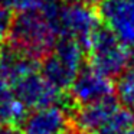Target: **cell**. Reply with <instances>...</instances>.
<instances>
[{
    "label": "cell",
    "instance_id": "1",
    "mask_svg": "<svg viewBox=\"0 0 134 134\" xmlns=\"http://www.w3.org/2000/svg\"><path fill=\"white\" fill-rule=\"evenodd\" d=\"M61 7L59 0H52L38 9L18 12L12 16L6 43L38 62L46 58L61 36L58 26Z\"/></svg>",
    "mask_w": 134,
    "mask_h": 134
},
{
    "label": "cell",
    "instance_id": "2",
    "mask_svg": "<svg viewBox=\"0 0 134 134\" xmlns=\"http://www.w3.org/2000/svg\"><path fill=\"white\" fill-rule=\"evenodd\" d=\"M84 46L69 38H61L52 52L41 61V74L59 92L69 90L82 69Z\"/></svg>",
    "mask_w": 134,
    "mask_h": 134
},
{
    "label": "cell",
    "instance_id": "3",
    "mask_svg": "<svg viewBox=\"0 0 134 134\" xmlns=\"http://www.w3.org/2000/svg\"><path fill=\"white\" fill-rule=\"evenodd\" d=\"M90 66L107 78H118L130 62V49L108 29H99L88 43Z\"/></svg>",
    "mask_w": 134,
    "mask_h": 134
},
{
    "label": "cell",
    "instance_id": "4",
    "mask_svg": "<svg viewBox=\"0 0 134 134\" xmlns=\"http://www.w3.org/2000/svg\"><path fill=\"white\" fill-rule=\"evenodd\" d=\"M99 15L91 6L79 3L62 4L58 16V26L62 38H69L88 46L92 36L99 30Z\"/></svg>",
    "mask_w": 134,
    "mask_h": 134
},
{
    "label": "cell",
    "instance_id": "5",
    "mask_svg": "<svg viewBox=\"0 0 134 134\" xmlns=\"http://www.w3.org/2000/svg\"><path fill=\"white\" fill-rule=\"evenodd\" d=\"M71 104H53L26 113L20 122L23 134H62L71 128Z\"/></svg>",
    "mask_w": 134,
    "mask_h": 134
},
{
    "label": "cell",
    "instance_id": "6",
    "mask_svg": "<svg viewBox=\"0 0 134 134\" xmlns=\"http://www.w3.org/2000/svg\"><path fill=\"white\" fill-rule=\"evenodd\" d=\"M121 104L114 97L81 105L72 113V128L79 134H99L107 128Z\"/></svg>",
    "mask_w": 134,
    "mask_h": 134
},
{
    "label": "cell",
    "instance_id": "7",
    "mask_svg": "<svg viewBox=\"0 0 134 134\" xmlns=\"http://www.w3.org/2000/svg\"><path fill=\"white\" fill-rule=\"evenodd\" d=\"M12 90L18 99L26 107V110H36L59 104V101L64 99L61 92L53 85H51L39 71L29 74L15 82L12 85Z\"/></svg>",
    "mask_w": 134,
    "mask_h": 134
},
{
    "label": "cell",
    "instance_id": "8",
    "mask_svg": "<svg viewBox=\"0 0 134 134\" xmlns=\"http://www.w3.org/2000/svg\"><path fill=\"white\" fill-rule=\"evenodd\" d=\"M98 15L122 43L134 45V0H102Z\"/></svg>",
    "mask_w": 134,
    "mask_h": 134
},
{
    "label": "cell",
    "instance_id": "9",
    "mask_svg": "<svg viewBox=\"0 0 134 134\" xmlns=\"http://www.w3.org/2000/svg\"><path fill=\"white\" fill-rule=\"evenodd\" d=\"M114 85L110 78L97 72L91 66L82 68L69 88L71 102L74 105H87L113 97Z\"/></svg>",
    "mask_w": 134,
    "mask_h": 134
},
{
    "label": "cell",
    "instance_id": "10",
    "mask_svg": "<svg viewBox=\"0 0 134 134\" xmlns=\"http://www.w3.org/2000/svg\"><path fill=\"white\" fill-rule=\"evenodd\" d=\"M39 69V62L4 43L0 48V72L12 87L19 79Z\"/></svg>",
    "mask_w": 134,
    "mask_h": 134
},
{
    "label": "cell",
    "instance_id": "11",
    "mask_svg": "<svg viewBox=\"0 0 134 134\" xmlns=\"http://www.w3.org/2000/svg\"><path fill=\"white\" fill-rule=\"evenodd\" d=\"M114 90L120 104L128 110H134V68L125 69L117 78Z\"/></svg>",
    "mask_w": 134,
    "mask_h": 134
},
{
    "label": "cell",
    "instance_id": "12",
    "mask_svg": "<svg viewBox=\"0 0 134 134\" xmlns=\"http://www.w3.org/2000/svg\"><path fill=\"white\" fill-rule=\"evenodd\" d=\"M10 22H12L10 12L0 4V41L6 38L7 30H9V26H10Z\"/></svg>",
    "mask_w": 134,
    "mask_h": 134
},
{
    "label": "cell",
    "instance_id": "13",
    "mask_svg": "<svg viewBox=\"0 0 134 134\" xmlns=\"http://www.w3.org/2000/svg\"><path fill=\"white\" fill-rule=\"evenodd\" d=\"M0 134H23L20 127L15 124H2L0 125Z\"/></svg>",
    "mask_w": 134,
    "mask_h": 134
},
{
    "label": "cell",
    "instance_id": "14",
    "mask_svg": "<svg viewBox=\"0 0 134 134\" xmlns=\"http://www.w3.org/2000/svg\"><path fill=\"white\" fill-rule=\"evenodd\" d=\"M72 3H79V4H85V6H91L92 7L94 4H99L102 0H71Z\"/></svg>",
    "mask_w": 134,
    "mask_h": 134
},
{
    "label": "cell",
    "instance_id": "15",
    "mask_svg": "<svg viewBox=\"0 0 134 134\" xmlns=\"http://www.w3.org/2000/svg\"><path fill=\"white\" fill-rule=\"evenodd\" d=\"M130 62H133L134 65V45H131V49H130Z\"/></svg>",
    "mask_w": 134,
    "mask_h": 134
},
{
    "label": "cell",
    "instance_id": "16",
    "mask_svg": "<svg viewBox=\"0 0 134 134\" xmlns=\"http://www.w3.org/2000/svg\"><path fill=\"white\" fill-rule=\"evenodd\" d=\"M62 134H79V133H76V131L74 130V128H72V130H71V128H69V130L64 131V133H62Z\"/></svg>",
    "mask_w": 134,
    "mask_h": 134
}]
</instances>
